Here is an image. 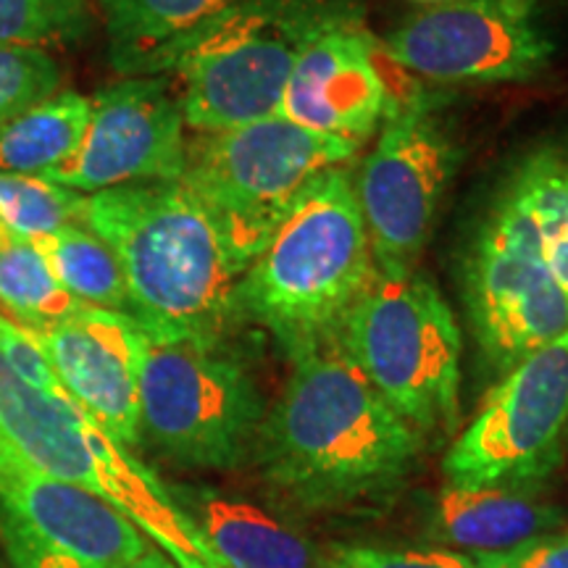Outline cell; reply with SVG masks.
Here are the masks:
<instances>
[{
	"mask_svg": "<svg viewBox=\"0 0 568 568\" xmlns=\"http://www.w3.org/2000/svg\"><path fill=\"white\" fill-rule=\"evenodd\" d=\"M266 410L255 464L276 495L303 510H332L400 487L424 437L368 385L335 343L301 351Z\"/></svg>",
	"mask_w": 568,
	"mask_h": 568,
	"instance_id": "cell-1",
	"label": "cell"
},
{
	"mask_svg": "<svg viewBox=\"0 0 568 568\" xmlns=\"http://www.w3.org/2000/svg\"><path fill=\"white\" fill-rule=\"evenodd\" d=\"M481 355L506 374L568 332V142L529 151L497 184L460 258Z\"/></svg>",
	"mask_w": 568,
	"mask_h": 568,
	"instance_id": "cell-2",
	"label": "cell"
},
{
	"mask_svg": "<svg viewBox=\"0 0 568 568\" xmlns=\"http://www.w3.org/2000/svg\"><path fill=\"white\" fill-rule=\"evenodd\" d=\"M82 224L124 272L130 316L153 343H232L251 266L219 216L184 182L84 195Z\"/></svg>",
	"mask_w": 568,
	"mask_h": 568,
	"instance_id": "cell-3",
	"label": "cell"
},
{
	"mask_svg": "<svg viewBox=\"0 0 568 568\" xmlns=\"http://www.w3.org/2000/svg\"><path fill=\"white\" fill-rule=\"evenodd\" d=\"M374 272L355 176L347 163L332 166L305 184L255 253L240 282V311L295 355L335 343Z\"/></svg>",
	"mask_w": 568,
	"mask_h": 568,
	"instance_id": "cell-4",
	"label": "cell"
},
{
	"mask_svg": "<svg viewBox=\"0 0 568 568\" xmlns=\"http://www.w3.org/2000/svg\"><path fill=\"white\" fill-rule=\"evenodd\" d=\"M361 17L355 0H240L161 53L145 77L174 74L193 134L234 130L276 116L305 48Z\"/></svg>",
	"mask_w": 568,
	"mask_h": 568,
	"instance_id": "cell-5",
	"label": "cell"
},
{
	"mask_svg": "<svg viewBox=\"0 0 568 568\" xmlns=\"http://www.w3.org/2000/svg\"><path fill=\"white\" fill-rule=\"evenodd\" d=\"M0 432L32 468L124 514L176 568H222L172 487L69 397L21 382L0 355Z\"/></svg>",
	"mask_w": 568,
	"mask_h": 568,
	"instance_id": "cell-6",
	"label": "cell"
},
{
	"mask_svg": "<svg viewBox=\"0 0 568 568\" xmlns=\"http://www.w3.org/2000/svg\"><path fill=\"white\" fill-rule=\"evenodd\" d=\"M337 345L418 435H450L460 418V326L429 276H372Z\"/></svg>",
	"mask_w": 568,
	"mask_h": 568,
	"instance_id": "cell-7",
	"label": "cell"
},
{
	"mask_svg": "<svg viewBox=\"0 0 568 568\" xmlns=\"http://www.w3.org/2000/svg\"><path fill=\"white\" fill-rule=\"evenodd\" d=\"M266 400L232 343H153L140 372L142 443L193 471H234L255 456Z\"/></svg>",
	"mask_w": 568,
	"mask_h": 568,
	"instance_id": "cell-8",
	"label": "cell"
},
{
	"mask_svg": "<svg viewBox=\"0 0 568 568\" xmlns=\"http://www.w3.org/2000/svg\"><path fill=\"white\" fill-rule=\"evenodd\" d=\"M361 142L303 130L282 116L190 134L182 180L226 226L247 261L264 247L314 176L345 166Z\"/></svg>",
	"mask_w": 568,
	"mask_h": 568,
	"instance_id": "cell-9",
	"label": "cell"
},
{
	"mask_svg": "<svg viewBox=\"0 0 568 568\" xmlns=\"http://www.w3.org/2000/svg\"><path fill=\"white\" fill-rule=\"evenodd\" d=\"M458 163V138L432 98H389L355 180L376 274L400 280L416 272Z\"/></svg>",
	"mask_w": 568,
	"mask_h": 568,
	"instance_id": "cell-10",
	"label": "cell"
},
{
	"mask_svg": "<svg viewBox=\"0 0 568 568\" xmlns=\"http://www.w3.org/2000/svg\"><path fill=\"white\" fill-rule=\"evenodd\" d=\"M566 432L568 332L500 376L447 450V485L531 487L556 468Z\"/></svg>",
	"mask_w": 568,
	"mask_h": 568,
	"instance_id": "cell-11",
	"label": "cell"
},
{
	"mask_svg": "<svg viewBox=\"0 0 568 568\" xmlns=\"http://www.w3.org/2000/svg\"><path fill=\"white\" fill-rule=\"evenodd\" d=\"M0 539L13 568H140L159 550L124 514L0 447Z\"/></svg>",
	"mask_w": 568,
	"mask_h": 568,
	"instance_id": "cell-12",
	"label": "cell"
},
{
	"mask_svg": "<svg viewBox=\"0 0 568 568\" xmlns=\"http://www.w3.org/2000/svg\"><path fill=\"white\" fill-rule=\"evenodd\" d=\"M379 45L395 67L450 84L527 82L552 55L542 0H450L403 21Z\"/></svg>",
	"mask_w": 568,
	"mask_h": 568,
	"instance_id": "cell-13",
	"label": "cell"
},
{
	"mask_svg": "<svg viewBox=\"0 0 568 568\" xmlns=\"http://www.w3.org/2000/svg\"><path fill=\"white\" fill-rule=\"evenodd\" d=\"M190 130L172 77H124L90 98V122L67 163L42 180L80 195L148 182H180Z\"/></svg>",
	"mask_w": 568,
	"mask_h": 568,
	"instance_id": "cell-14",
	"label": "cell"
},
{
	"mask_svg": "<svg viewBox=\"0 0 568 568\" xmlns=\"http://www.w3.org/2000/svg\"><path fill=\"white\" fill-rule=\"evenodd\" d=\"M27 335L53 366L74 406L130 450L142 445L140 372L148 335L132 316L82 308L53 329Z\"/></svg>",
	"mask_w": 568,
	"mask_h": 568,
	"instance_id": "cell-15",
	"label": "cell"
},
{
	"mask_svg": "<svg viewBox=\"0 0 568 568\" xmlns=\"http://www.w3.org/2000/svg\"><path fill=\"white\" fill-rule=\"evenodd\" d=\"M379 59L382 45L364 17L322 32L297 59L276 116L364 145L385 122L393 98Z\"/></svg>",
	"mask_w": 568,
	"mask_h": 568,
	"instance_id": "cell-16",
	"label": "cell"
},
{
	"mask_svg": "<svg viewBox=\"0 0 568 568\" xmlns=\"http://www.w3.org/2000/svg\"><path fill=\"white\" fill-rule=\"evenodd\" d=\"M564 521V508L531 487L445 485L432 516V537L466 550L468 558H489L556 535Z\"/></svg>",
	"mask_w": 568,
	"mask_h": 568,
	"instance_id": "cell-17",
	"label": "cell"
},
{
	"mask_svg": "<svg viewBox=\"0 0 568 568\" xmlns=\"http://www.w3.org/2000/svg\"><path fill=\"white\" fill-rule=\"evenodd\" d=\"M222 568H332L305 537L243 497L211 487H172Z\"/></svg>",
	"mask_w": 568,
	"mask_h": 568,
	"instance_id": "cell-18",
	"label": "cell"
},
{
	"mask_svg": "<svg viewBox=\"0 0 568 568\" xmlns=\"http://www.w3.org/2000/svg\"><path fill=\"white\" fill-rule=\"evenodd\" d=\"M234 3L240 0H98L111 67L124 77H145L161 53Z\"/></svg>",
	"mask_w": 568,
	"mask_h": 568,
	"instance_id": "cell-19",
	"label": "cell"
},
{
	"mask_svg": "<svg viewBox=\"0 0 568 568\" xmlns=\"http://www.w3.org/2000/svg\"><path fill=\"white\" fill-rule=\"evenodd\" d=\"M90 122V98L59 90L0 126V172L42 176L77 153Z\"/></svg>",
	"mask_w": 568,
	"mask_h": 568,
	"instance_id": "cell-20",
	"label": "cell"
},
{
	"mask_svg": "<svg viewBox=\"0 0 568 568\" xmlns=\"http://www.w3.org/2000/svg\"><path fill=\"white\" fill-rule=\"evenodd\" d=\"M32 245L45 258L55 282L88 308L130 316L124 272L109 245L84 224H69L40 237Z\"/></svg>",
	"mask_w": 568,
	"mask_h": 568,
	"instance_id": "cell-21",
	"label": "cell"
},
{
	"mask_svg": "<svg viewBox=\"0 0 568 568\" xmlns=\"http://www.w3.org/2000/svg\"><path fill=\"white\" fill-rule=\"evenodd\" d=\"M82 308L88 305L74 301L55 282L32 240L0 222V314L27 332H45Z\"/></svg>",
	"mask_w": 568,
	"mask_h": 568,
	"instance_id": "cell-22",
	"label": "cell"
},
{
	"mask_svg": "<svg viewBox=\"0 0 568 568\" xmlns=\"http://www.w3.org/2000/svg\"><path fill=\"white\" fill-rule=\"evenodd\" d=\"M95 27L90 0H0V42L21 48H67Z\"/></svg>",
	"mask_w": 568,
	"mask_h": 568,
	"instance_id": "cell-23",
	"label": "cell"
},
{
	"mask_svg": "<svg viewBox=\"0 0 568 568\" xmlns=\"http://www.w3.org/2000/svg\"><path fill=\"white\" fill-rule=\"evenodd\" d=\"M84 195L42 176L0 172V222L21 237H40L69 224H82Z\"/></svg>",
	"mask_w": 568,
	"mask_h": 568,
	"instance_id": "cell-24",
	"label": "cell"
},
{
	"mask_svg": "<svg viewBox=\"0 0 568 568\" xmlns=\"http://www.w3.org/2000/svg\"><path fill=\"white\" fill-rule=\"evenodd\" d=\"M63 69L51 51L0 42V126L61 90Z\"/></svg>",
	"mask_w": 568,
	"mask_h": 568,
	"instance_id": "cell-25",
	"label": "cell"
},
{
	"mask_svg": "<svg viewBox=\"0 0 568 568\" xmlns=\"http://www.w3.org/2000/svg\"><path fill=\"white\" fill-rule=\"evenodd\" d=\"M332 568H481L477 560L445 550H387L345 548L337 550Z\"/></svg>",
	"mask_w": 568,
	"mask_h": 568,
	"instance_id": "cell-26",
	"label": "cell"
},
{
	"mask_svg": "<svg viewBox=\"0 0 568 568\" xmlns=\"http://www.w3.org/2000/svg\"><path fill=\"white\" fill-rule=\"evenodd\" d=\"M481 568H568V531L548 535L508 556L474 558Z\"/></svg>",
	"mask_w": 568,
	"mask_h": 568,
	"instance_id": "cell-27",
	"label": "cell"
},
{
	"mask_svg": "<svg viewBox=\"0 0 568 568\" xmlns=\"http://www.w3.org/2000/svg\"><path fill=\"white\" fill-rule=\"evenodd\" d=\"M140 568H176V566H174L172 560H169L166 556H163L161 550H153V552H151V558H148L145 564H142Z\"/></svg>",
	"mask_w": 568,
	"mask_h": 568,
	"instance_id": "cell-28",
	"label": "cell"
},
{
	"mask_svg": "<svg viewBox=\"0 0 568 568\" xmlns=\"http://www.w3.org/2000/svg\"><path fill=\"white\" fill-rule=\"evenodd\" d=\"M416 3H450V0H416Z\"/></svg>",
	"mask_w": 568,
	"mask_h": 568,
	"instance_id": "cell-29",
	"label": "cell"
},
{
	"mask_svg": "<svg viewBox=\"0 0 568 568\" xmlns=\"http://www.w3.org/2000/svg\"><path fill=\"white\" fill-rule=\"evenodd\" d=\"M6 443H9V439H6V437H3V432H0V447H3Z\"/></svg>",
	"mask_w": 568,
	"mask_h": 568,
	"instance_id": "cell-30",
	"label": "cell"
},
{
	"mask_svg": "<svg viewBox=\"0 0 568 568\" xmlns=\"http://www.w3.org/2000/svg\"><path fill=\"white\" fill-rule=\"evenodd\" d=\"M0 568H11L9 564H3V560H0Z\"/></svg>",
	"mask_w": 568,
	"mask_h": 568,
	"instance_id": "cell-31",
	"label": "cell"
}]
</instances>
